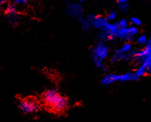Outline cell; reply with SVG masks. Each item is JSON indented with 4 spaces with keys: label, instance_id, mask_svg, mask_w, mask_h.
Listing matches in <instances>:
<instances>
[{
    "label": "cell",
    "instance_id": "cell-14",
    "mask_svg": "<svg viewBox=\"0 0 151 122\" xmlns=\"http://www.w3.org/2000/svg\"><path fill=\"white\" fill-rule=\"evenodd\" d=\"M134 74H135L136 76H137V78L139 79V78H141V77L144 76L145 75L147 74L148 70L145 65H138L136 70L134 71Z\"/></svg>",
    "mask_w": 151,
    "mask_h": 122
},
{
    "label": "cell",
    "instance_id": "cell-11",
    "mask_svg": "<svg viewBox=\"0 0 151 122\" xmlns=\"http://www.w3.org/2000/svg\"><path fill=\"white\" fill-rule=\"evenodd\" d=\"M5 13L6 15H19V9L14 2H9L6 4Z\"/></svg>",
    "mask_w": 151,
    "mask_h": 122
},
{
    "label": "cell",
    "instance_id": "cell-12",
    "mask_svg": "<svg viewBox=\"0 0 151 122\" xmlns=\"http://www.w3.org/2000/svg\"><path fill=\"white\" fill-rule=\"evenodd\" d=\"M116 4L118 11H121L122 13L128 12L130 7V3L128 0H118L116 1Z\"/></svg>",
    "mask_w": 151,
    "mask_h": 122
},
{
    "label": "cell",
    "instance_id": "cell-21",
    "mask_svg": "<svg viewBox=\"0 0 151 122\" xmlns=\"http://www.w3.org/2000/svg\"><path fill=\"white\" fill-rule=\"evenodd\" d=\"M15 4L17 6V9H20V8H25L29 4L28 1L27 0H15L13 1Z\"/></svg>",
    "mask_w": 151,
    "mask_h": 122
},
{
    "label": "cell",
    "instance_id": "cell-16",
    "mask_svg": "<svg viewBox=\"0 0 151 122\" xmlns=\"http://www.w3.org/2000/svg\"><path fill=\"white\" fill-rule=\"evenodd\" d=\"M6 20L7 22L12 26H17L20 22V18L19 15H6Z\"/></svg>",
    "mask_w": 151,
    "mask_h": 122
},
{
    "label": "cell",
    "instance_id": "cell-5",
    "mask_svg": "<svg viewBox=\"0 0 151 122\" xmlns=\"http://www.w3.org/2000/svg\"><path fill=\"white\" fill-rule=\"evenodd\" d=\"M19 108L27 115L36 113L41 107V103L34 97H27L21 99L18 104Z\"/></svg>",
    "mask_w": 151,
    "mask_h": 122
},
{
    "label": "cell",
    "instance_id": "cell-3",
    "mask_svg": "<svg viewBox=\"0 0 151 122\" xmlns=\"http://www.w3.org/2000/svg\"><path fill=\"white\" fill-rule=\"evenodd\" d=\"M132 60L138 65H144L147 68L148 74H151V38L145 46L140 50H134L132 54Z\"/></svg>",
    "mask_w": 151,
    "mask_h": 122
},
{
    "label": "cell",
    "instance_id": "cell-9",
    "mask_svg": "<svg viewBox=\"0 0 151 122\" xmlns=\"http://www.w3.org/2000/svg\"><path fill=\"white\" fill-rule=\"evenodd\" d=\"M132 52L130 54H124V53L121 52V51H120L117 49H116V50L114 51L113 54L110 56V62H112V63H116V62L128 61L129 60H132Z\"/></svg>",
    "mask_w": 151,
    "mask_h": 122
},
{
    "label": "cell",
    "instance_id": "cell-18",
    "mask_svg": "<svg viewBox=\"0 0 151 122\" xmlns=\"http://www.w3.org/2000/svg\"><path fill=\"white\" fill-rule=\"evenodd\" d=\"M116 23L120 29H127L130 26L129 21L125 18L120 19L119 20L117 21Z\"/></svg>",
    "mask_w": 151,
    "mask_h": 122
},
{
    "label": "cell",
    "instance_id": "cell-13",
    "mask_svg": "<svg viewBox=\"0 0 151 122\" xmlns=\"http://www.w3.org/2000/svg\"><path fill=\"white\" fill-rule=\"evenodd\" d=\"M78 22L80 24V26H81L82 27V29L84 31L88 32L92 29L91 24L90 23V22L87 20V18H86V17H84L83 18L81 19V20H79Z\"/></svg>",
    "mask_w": 151,
    "mask_h": 122
},
{
    "label": "cell",
    "instance_id": "cell-20",
    "mask_svg": "<svg viewBox=\"0 0 151 122\" xmlns=\"http://www.w3.org/2000/svg\"><path fill=\"white\" fill-rule=\"evenodd\" d=\"M129 22H130V25L131 26L137 27V28L142 25V21L141 20V19H139V17H131V18L130 19Z\"/></svg>",
    "mask_w": 151,
    "mask_h": 122
},
{
    "label": "cell",
    "instance_id": "cell-10",
    "mask_svg": "<svg viewBox=\"0 0 151 122\" xmlns=\"http://www.w3.org/2000/svg\"><path fill=\"white\" fill-rule=\"evenodd\" d=\"M119 30L120 29L116 22H109L105 29L102 30L105 32L110 40H113L116 38Z\"/></svg>",
    "mask_w": 151,
    "mask_h": 122
},
{
    "label": "cell",
    "instance_id": "cell-4",
    "mask_svg": "<svg viewBox=\"0 0 151 122\" xmlns=\"http://www.w3.org/2000/svg\"><path fill=\"white\" fill-rule=\"evenodd\" d=\"M139 80L134 71L125 72L123 74H107L102 77L100 83L102 86H110L115 83L136 81Z\"/></svg>",
    "mask_w": 151,
    "mask_h": 122
},
{
    "label": "cell",
    "instance_id": "cell-15",
    "mask_svg": "<svg viewBox=\"0 0 151 122\" xmlns=\"http://www.w3.org/2000/svg\"><path fill=\"white\" fill-rule=\"evenodd\" d=\"M118 49L120 51H121V52L127 54H131V53L134 51L132 44L131 42H123V44H122V45L120 46Z\"/></svg>",
    "mask_w": 151,
    "mask_h": 122
},
{
    "label": "cell",
    "instance_id": "cell-7",
    "mask_svg": "<svg viewBox=\"0 0 151 122\" xmlns=\"http://www.w3.org/2000/svg\"><path fill=\"white\" fill-rule=\"evenodd\" d=\"M139 34V28L133 26H130L125 29H120L117 35L116 38L123 42H131L135 40Z\"/></svg>",
    "mask_w": 151,
    "mask_h": 122
},
{
    "label": "cell",
    "instance_id": "cell-8",
    "mask_svg": "<svg viewBox=\"0 0 151 122\" xmlns=\"http://www.w3.org/2000/svg\"><path fill=\"white\" fill-rule=\"evenodd\" d=\"M86 17L91 24L92 28L98 30V31L104 30L109 23L106 17H103V16L95 15V14H89V15L86 16Z\"/></svg>",
    "mask_w": 151,
    "mask_h": 122
},
{
    "label": "cell",
    "instance_id": "cell-22",
    "mask_svg": "<svg viewBox=\"0 0 151 122\" xmlns=\"http://www.w3.org/2000/svg\"><path fill=\"white\" fill-rule=\"evenodd\" d=\"M6 4H7V2L5 0H0V6L6 5Z\"/></svg>",
    "mask_w": 151,
    "mask_h": 122
},
{
    "label": "cell",
    "instance_id": "cell-19",
    "mask_svg": "<svg viewBox=\"0 0 151 122\" xmlns=\"http://www.w3.org/2000/svg\"><path fill=\"white\" fill-rule=\"evenodd\" d=\"M106 19L109 22H114V21L116 20L117 17V13L114 10H111L107 13L106 15Z\"/></svg>",
    "mask_w": 151,
    "mask_h": 122
},
{
    "label": "cell",
    "instance_id": "cell-6",
    "mask_svg": "<svg viewBox=\"0 0 151 122\" xmlns=\"http://www.w3.org/2000/svg\"><path fill=\"white\" fill-rule=\"evenodd\" d=\"M83 0L79 1H69L67 4L66 12L70 17L75 19L77 21L84 17V9L82 5Z\"/></svg>",
    "mask_w": 151,
    "mask_h": 122
},
{
    "label": "cell",
    "instance_id": "cell-2",
    "mask_svg": "<svg viewBox=\"0 0 151 122\" xmlns=\"http://www.w3.org/2000/svg\"><path fill=\"white\" fill-rule=\"evenodd\" d=\"M110 46L107 42H98L91 50V56L95 67L101 71L107 72V68L104 64V60L110 57Z\"/></svg>",
    "mask_w": 151,
    "mask_h": 122
},
{
    "label": "cell",
    "instance_id": "cell-1",
    "mask_svg": "<svg viewBox=\"0 0 151 122\" xmlns=\"http://www.w3.org/2000/svg\"><path fill=\"white\" fill-rule=\"evenodd\" d=\"M43 103L52 112H63L67 110L69 103L66 97L61 95L56 89H49L42 95Z\"/></svg>",
    "mask_w": 151,
    "mask_h": 122
},
{
    "label": "cell",
    "instance_id": "cell-17",
    "mask_svg": "<svg viewBox=\"0 0 151 122\" xmlns=\"http://www.w3.org/2000/svg\"><path fill=\"white\" fill-rule=\"evenodd\" d=\"M148 40L149 38L146 35H139V36L136 37L135 40L139 45L145 46L147 44Z\"/></svg>",
    "mask_w": 151,
    "mask_h": 122
}]
</instances>
